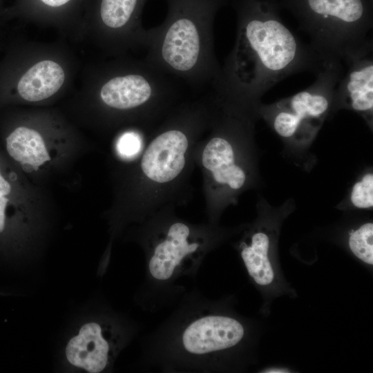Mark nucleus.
I'll list each match as a JSON object with an SVG mask.
<instances>
[{
    "mask_svg": "<svg viewBox=\"0 0 373 373\" xmlns=\"http://www.w3.org/2000/svg\"><path fill=\"white\" fill-rule=\"evenodd\" d=\"M233 49L217 78L215 93L256 113L262 95L293 74L316 73L324 63L280 19L256 0H238Z\"/></svg>",
    "mask_w": 373,
    "mask_h": 373,
    "instance_id": "obj_1",
    "label": "nucleus"
},
{
    "mask_svg": "<svg viewBox=\"0 0 373 373\" xmlns=\"http://www.w3.org/2000/svg\"><path fill=\"white\" fill-rule=\"evenodd\" d=\"M169 316L142 342L141 361L162 372H207L237 347L245 329L237 318L218 313L196 289L186 291Z\"/></svg>",
    "mask_w": 373,
    "mask_h": 373,
    "instance_id": "obj_2",
    "label": "nucleus"
},
{
    "mask_svg": "<svg viewBox=\"0 0 373 373\" xmlns=\"http://www.w3.org/2000/svg\"><path fill=\"white\" fill-rule=\"evenodd\" d=\"M140 242L144 254V278L137 303L156 312L177 303L216 243L211 225L194 224L168 213L143 220Z\"/></svg>",
    "mask_w": 373,
    "mask_h": 373,
    "instance_id": "obj_3",
    "label": "nucleus"
},
{
    "mask_svg": "<svg viewBox=\"0 0 373 373\" xmlns=\"http://www.w3.org/2000/svg\"><path fill=\"white\" fill-rule=\"evenodd\" d=\"M77 79L76 97L111 122H150L178 95L174 78L128 55L85 63Z\"/></svg>",
    "mask_w": 373,
    "mask_h": 373,
    "instance_id": "obj_4",
    "label": "nucleus"
},
{
    "mask_svg": "<svg viewBox=\"0 0 373 373\" xmlns=\"http://www.w3.org/2000/svg\"><path fill=\"white\" fill-rule=\"evenodd\" d=\"M166 16L146 30L144 60L162 73L199 88L220 72L214 51L213 21L224 0H166Z\"/></svg>",
    "mask_w": 373,
    "mask_h": 373,
    "instance_id": "obj_5",
    "label": "nucleus"
},
{
    "mask_svg": "<svg viewBox=\"0 0 373 373\" xmlns=\"http://www.w3.org/2000/svg\"><path fill=\"white\" fill-rule=\"evenodd\" d=\"M0 58V103L42 104L75 87L82 62L68 41L12 38Z\"/></svg>",
    "mask_w": 373,
    "mask_h": 373,
    "instance_id": "obj_6",
    "label": "nucleus"
},
{
    "mask_svg": "<svg viewBox=\"0 0 373 373\" xmlns=\"http://www.w3.org/2000/svg\"><path fill=\"white\" fill-rule=\"evenodd\" d=\"M310 48L324 63L341 61L366 44L372 27L364 0H294Z\"/></svg>",
    "mask_w": 373,
    "mask_h": 373,
    "instance_id": "obj_7",
    "label": "nucleus"
},
{
    "mask_svg": "<svg viewBox=\"0 0 373 373\" xmlns=\"http://www.w3.org/2000/svg\"><path fill=\"white\" fill-rule=\"evenodd\" d=\"M343 70L340 61L325 63L311 86L273 104L260 103L257 116L289 144H309L332 113L334 89Z\"/></svg>",
    "mask_w": 373,
    "mask_h": 373,
    "instance_id": "obj_8",
    "label": "nucleus"
},
{
    "mask_svg": "<svg viewBox=\"0 0 373 373\" xmlns=\"http://www.w3.org/2000/svg\"><path fill=\"white\" fill-rule=\"evenodd\" d=\"M146 0H83L73 44H84L102 58L128 55L145 47L142 16Z\"/></svg>",
    "mask_w": 373,
    "mask_h": 373,
    "instance_id": "obj_9",
    "label": "nucleus"
},
{
    "mask_svg": "<svg viewBox=\"0 0 373 373\" xmlns=\"http://www.w3.org/2000/svg\"><path fill=\"white\" fill-rule=\"evenodd\" d=\"M139 329L137 323L105 310L82 323L67 341L65 361L71 367L86 372H109Z\"/></svg>",
    "mask_w": 373,
    "mask_h": 373,
    "instance_id": "obj_10",
    "label": "nucleus"
},
{
    "mask_svg": "<svg viewBox=\"0 0 373 373\" xmlns=\"http://www.w3.org/2000/svg\"><path fill=\"white\" fill-rule=\"evenodd\" d=\"M343 61L347 68L335 87L332 112L341 108L358 113L371 128L373 122V45L370 40Z\"/></svg>",
    "mask_w": 373,
    "mask_h": 373,
    "instance_id": "obj_11",
    "label": "nucleus"
},
{
    "mask_svg": "<svg viewBox=\"0 0 373 373\" xmlns=\"http://www.w3.org/2000/svg\"><path fill=\"white\" fill-rule=\"evenodd\" d=\"M83 0H15L3 10L4 23H23L52 28L60 38L73 41L77 30Z\"/></svg>",
    "mask_w": 373,
    "mask_h": 373,
    "instance_id": "obj_12",
    "label": "nucleus"
},
{
    "mask_svg": "<svg viewBox=\"0 0 373 373\" xmlns=\"http://www.w3.org/2000/svg\"><path fill=\"white\" fill-rule=\"evenodd\" d=\"M41 131L30 123L14 126L6 139L8 154L21 164L37 169L50 159Z\"/></svg>",
    "mask_w": 373,
    "mask_h": 373,
    "instance_id": "obj_13",
    "label": "nucleus"
},
{
    "mask_svg": "<svg viewBox=\"0 0 373 373\" xmlns=\"http://www.w3.org/2000/svg\"><path fill=\"white\" fill-rule=\"evenodd\" d=\"M270 242L267 233L257 231L240 245V256L249 275L260 286L269 285L274 277L268 256Z\"/></svg>",
    "mask_w": 373,
    "mask_h": 373,
    "instance_id": "obj_14",
    "label": "nucleus"
},
{
    "mask_svg": "<svg viewBox=\"0 0 373 373\" xmlns=\"http://www.w3.org/2000/svg\"><path fill=\"white\" fill-rule=\"evenodd\" d=\"M348 244L352 252L368 265H373V224L367 222L350 233Z\"/></svg>",
    "mask_w": 373,
    "mask_h": 373,
    "instance_id": "obj_15",
    "label": "nucleus"
},
{
    "mask_svg": "<svg viewBox=\"0 0 373 373\" xmlns=\"http://www.w3.org/2000/svg\"><path fill=\"white\" fill-rule=\"evenodd\" d=\"M350 202L355 208L368 209L373 207V173L367 171L353 184Z\"/></svg>",
    "mask_w": 373,
    "mask_h": 373,
    "instance_id": "obj_16",
    "label": "nucleus"
},
{
    "mask_svg": "<svg viewBox=\"0 0 373 373\" xmlns=\"http://www.w3.org/2000/svg\"><path fill=\"white\" fill-rule=\"evenodd\" d=\"M142 146L140 135L134 131L123 133L118 139L116 148L119 155L124 158H131L137 155Z\"/></svg>",
    "mask_w": 373,
    "mask_h": 373,
    "instance_id": "obj_17",
    "label": "nucleus"
},
{
    "mask_svg": "<svg viewBox=\"0 0 373 373\" xmlns=\"http://www.w3.org/2000/svg\"><path fill=\"white\" fill-rule=\"evenodd\" d=\"M2 193H0V233L6 229V208L8 199Z\"/></svg>",
    "mask_w": 373,
    "mask_h": 373,
    "instance_id": "obj_18",
    "label": "nucleus"
},
{
    "mask_svg": "<svg viewBox=\"0 0 373 373\" xmlns=\"http://www.w3.org/2000/svg\"><path fill=\"white\" fill-rule=\"evenodd\" d=\"M11 191L10 183L4 179L0 173V193L8 195Z\"/></svg>",
    "mask_w": 373,
    "mask_h": 373,
    "instance_id": "obj_19",
    "label": "nucleus"
},
{
    "mask_svg": "<svg viewBox=\"0 0 373 373\" xmlns=\"http://www.w3.org/2000/svg\"><path fill=\"white\" fill-rule=\"evenodd\" d=\"M3 1L4 0H0V30H1V28L3 27V26L5 24L3 19V10H4V8H6L3 6Z\"/></svg>",
    "mask_w": 373,
    "mask_h": 373,
    "instance_id": "obj_20",
    "label": "nucleus"
},
{
    "mask_svg": "<svg viewBox=\"0 0 373 373\" xmlns=\"http://www.w3.org/2000/svg\"><path fill=\"white\" fill-rule=\"evenodd\" d=\"M265 372H288L287 370H283V369H271V370H269L268 371H265Z\"/></svg>",
    "mask_w": 373,
    "mask_h": 373,
    "instance_id": "obj_21",
    "label": "nucleus"
}]
</instances>
